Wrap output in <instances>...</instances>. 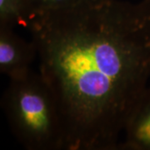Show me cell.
<instances>
[{
    "label": "cell",
    "mask_w": 150,
    "mask_h": 150,
    "mask_svg": "<svg viewBox=\"0 0 150 150\" xmlns=\"http://www.w3.org/2000/svg\"><path fill=\"white\" fill-rule=\"evenodd\" d=\"M37 59L34 43L26 41L14 28L0 26V72L10 79H19L28 74L31 65Z\"/></svg>",
    "instance_id": "obj_3"
},
{
    "label": "cell",
    "mask_w": 150,
    "mask_h": 150,
    "mask_svg": "<svg viewBox=\"0 0 150 150\" xmlns=\"http://www.w3.org/2000/svg\"><path fill=\"white\" fill-rule=\"evenodd\" d=\"M118 150H150V85L129 118Z\"/></svg>",
    "instance_id": "obj_4"
},
{
    "label": "cell",
    "mask_w": 150,
    "mask_h": 150,
    "mask_svg": "<svg viewBox=\"0 0 150 150\" xmlns=\"http://www.w3.org/2000/svg\"><path fill=\"white\" fill-rule=\"evenodd\" d=\"M28 30L54 95L64 150H118L150 78V1L79 0Z\"/></svg>",
    "instance_id": "obj_1"
},
{
    "label": "cell",
    "mask_w": 150,
    "mask_h": 150,
    "mask_svg": "<svg viewBox=\"0 0 150 150\" xmlns=\"http://www.w3.org/2000/svg\"><path fill=\"white\" fill-rule=\"evenodd\" d=\"M29 21L28 0H0V26L28 27Z\"/></svg>",
    "instance_id": "obj_5"
},
{
    "label": "cell",
    "mask_w": 150,
    "mask_h": 150,
    "mask_svg": "<svg viewBox=\"0 0 150 150\" xmlns=\"http://www.w3.org/2000/svg\"><path fill=\"white\" fill-rule=\"evenodd\" d=\"M149 1H150V0H149Z\"/></svg>",
    "instance_id": "obj_7"
},
{
    "label": "cell",
    "mask_w": 150,
    "mask_h": 150,
    "mask_svg": "<svg viewBox=\"0 0 150 150\" xmlns=\"http://www.w3.org/2000/svg\"><path fill=\"white\" fill-rule=\"evenodd\" d=\"M1 106L18 141L28 150H64V133L54 95L42 76L31 71L10 79Z\"/></svg>",
    "instance_id": "obj_2"
},
{
    "label": "cell",
    "mask_w": 150,
    "mask_h": 150,
    "mask_svg": "<svg viewBox=\"0 0 150 150\" xmlns=\"http://www.w3.org/2000/svg\"><path fill=\"white\" fill-rule=\"evenodd\" d=\"M79 1V0H28L30 12V20L35 15L63 9L74 5Z\"/></svg>",
    "instance_id": "obj_6"
}]
</instances>
